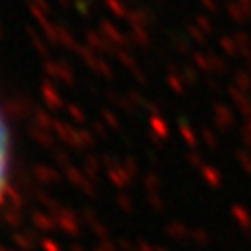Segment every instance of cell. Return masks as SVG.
<instances>
[{
    "label": "cell",
    "mask_w": 251,
    "mask_h": 251,
    "mask_svg": "<svg viewBox=\"0 0 251 251\" xmlns=\"http://www.w3.org/2000/svg\"><path fill=\"white\" fill-rule=\"evenodd\" d=\"M8 129L4 125V119L0 115V196L4 192L6 176H8Z\"/></svg>",
    "instance_id": "cell-1"
}]
</instances>
